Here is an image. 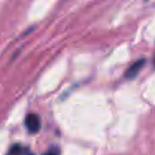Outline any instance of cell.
I'll list each match as a JSON object with an SVG mask.
<instances>
[{
  "instance_id": "3",
  "label": "cell",
  "mask_w": 155,
  "mask_h": 155,
  "mask_svg": "<svg viewBox=\"0 0 155 155\" xmlns=\"http://www.w3.org/2000/svg\"><path fill=\"white\" fill-rule=\"evenodd\" d=\"M23 148L18 145H15L12 147L9 152V155H20L23 153Z\"/></svg>"
},
{
  "instance_id": "2",
  "label": "cell",
  "mask_w": 155,
  "mask_h": 155,
  "mask_svg": "<svg viewBox=\"0 0 155 155\" xmlns=\"http://www.w3.org/2000/svg\"><path fill=\"white\" fill-rule=\"evenodd\" d=\"M145 64V59L142 58L136 61V62L133 64L126 71V77L128 80H133L135 77H137L138 74H139L142 68H144Z\"/></svg>"
},
{
  "instance_id": "4",
  "label": "cell",
  "mask_w": 155,
  "mask_h": 155,
  "mask_svg": "<svg viewBox=\"0 0 155 155\" xmlns=\"http://www.w3.org/2000/svg\"><path fill=\"white\" fill-rule=\"evenodd\" d=\"M43 155H60V151L57 147H52Z\"/></svg>"
},
{
  "instance_id": "5",
  "label": "cell",
  "mask_w": 155,
  "mask_h": 155,
  "mask_svg": "<svg viewBox=\"0 0 155 155\" xmlns=\"http://www.w3.org/2000/svg\"><path fill=\"white\" fill-rule=\"evenodd\" d=\"M154 65H155V61H154Z\"/></svg>"
},
{
  "instance_id": "1",
  "label": "cell",
  "mask_w": 155,
  "mask_h": 155,
  "mask_svg": "<svg viewBox=\"0 0 155 155\" xmlns=\"http://www.w3.org/2000/svg\"><path fill=\"white\" fill-rule=\"evenodd\" d=\"M24 124L26 128L30 133H36L40 130V118L36 114L31 113L27 114L24 120Z\"/></svg>"
}]
</instances>
